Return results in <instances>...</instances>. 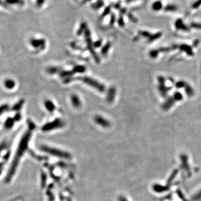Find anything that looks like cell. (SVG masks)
Segmentation results:
<instances>
[{"mask_svg": "<svg viewBox=\"0 0 201 201\" xmlns=\"http://www.w3.org/2000/svg\"><path fill=\"white\" fill-rule=\"evenodd\" d=\"M101 45H102V42L101 40H97L94 43L93 46L95 48H99V47H100L101 46Z\"/></svg>", "mask_w": 201, "mask_h": 201, "instance_id": "obj_23", "label": "cell"}, {"mask_svg": "<svg viewBox=\"0 0 201 201\" xmlns=\"http://www.w3.org/2000/svg\"><path fill=\"white\" fill-rule=\"evenodd\" d=\"M36 5L38 7L42 6L45 2V0H36Z\"/></svg>", "mask_w": 201, "mask_h": 201, "instance_id": "obj_21", "label": "cell"}, {"mask_svg": "<svg viewBox=\"0 0 201 201\" xmlns=\"http://www.w3.org/2000/svg\"><path fill=\"white\" fill-rule=\"evenodd\" d=\"M24 100H21L20 102H18V104H16L15 106L14 110H19L21 108L22 106L24 105Z\"/></svg>", "mask_w": 201, "mask_h": 201, "instance_id": "obj_18", "label": "cell"}, {"mask_svg": "<svg viewBox=\"0 0 201 201\" xmlns=\"http://www.w3.org/2000/svg\"><path fill=\"white\" fill-rule=\"evenodd\" d=\"M87 29V26H86V24L84 22L82 23V24L80 25V27L78 30L77 32V35H79L82 34L83 33V32L85 31V30Z\"/></svg>", "mask_w": 201, "mask_h": 201, "instance_id": "obj_16", "label": "cell"}, {"mask_svg": "<svg viewBox=\"0 0 201 201\" xmlns=\"http://www.w3.org/2000/svg\"><path fill=\"white\" fill-rule=\"evenodd\" d=\"M201 5V0H198L197 1H196L193 5V8H196L198 7L199 6H200Z\"/></svg>", "mask_w": 201, "mask_h": 201, "instance_id": "obj_22", "label": "cell"}, {"mask_svg": "<svg viewBox=\"0 0 201 201\" xmlns=\"http://www.w3.org/2000/svg\"><path fill=\"white\" fill-rule=\"evenodd\" d=\"M111 46V44L110 43V42H107L103 46L102 49H101V54L102 55H106L108 52V51L110 50V49Z\"/></svg>", "mask_w": 201, "mask_h": 201, "instance_id": "obj_13", "label": "cell"}, {"mask_svg": "<svg viewBox=\"0 0 201 201\" xmlns=\"http://www.w3.org/2000/svg\"><path fill=\"white\" fill-rule=\"evenodd\" d=\"M63 125V123L60 119H56L52 123H48L44 125L43 127V130H50L52 129H54L56 127H59L60 126H61Z\"/></svg>", "mask_w": 201, "mask_h": 201, "instance_id": "obj_4", "label": "cell"}, {"mask_svg": "<svg viewBox=\"0 0 201 201\" xmlns=\"http://www.w3.org/2000/svg\"><path fill=\"white\" fill-rule=\"evenodd\" d=\"M116 93V89L114 87L110 88L107 94L106 100L108 103L112 102L114 99Z\"/></svg>", "mask_w": 201, "mask_h": 201, "instance_id": "obj_6", "label": "cell"}, {"mask_svg": "<svg viewBox=\"0 0 201 201\" xmlns=\"http://www.w3.org/2000/svg\"><path fill=\"white\" fill-rule=\"evenodd\" d=\"M118 23L119 24L120 26H122L124 25V22H123V17H120L119 21H118Z\"/></svg>", "mask_w": 201, "mask_h": 201, "instance_id": "obj_24", "label": "cell"}, {"mask_svg": "<svg viewBox=\"0 0 201 201\" xmlns=\"http://www.w3.org/2000/svg\"><path fill=\"white\" fill-rule=\"evenodd\" d=\"M4 2L8 10L13 7H22L25 5L24 0H4Z\"/></svg>", "mask_w": 201, "mask_h": 201, "instance_id": "obj_3", "label": "cell"}, {"mask_svg": "<svg viewBox=\"0 0 201 201\" xmlns=\"http://www.w3.org/2000/svg\"><path fill=\"white\" fill-rule=\"evenodd\" d=\"M74 74V72L72 70L70 71H63L61 73V77L63 78H66V77H69L72 76Z\"/></svg>", "mask_w": 201, "mask_h": 201, "instance_id": "obj_14", "label": "cell"}, {"mask_svg": "<svg viewBox=\"0 0 201 201\" xmlns=\"http://www.w3.org/2000/svg\"><path fill=\"white\" fill-rule=\"evenodd\" d=\"M86 70V68L83 65H77L74 67L73 71L74 72V73H83L85 72Z\"/></svg>", "mask_w": 201, "mask_h": 201, "instance_id": "obj_11", "label": "cell"}, {"mask_svg": "<svg viewBox=\"0 0 201 201\" xmlns=\"http://www.w3.org/2000/svg\"><path fill=\"white\" fill-rule=\"evenodd\" d=\"M45 40L43 39H32L30 40V44L35 48H44L45 47Z\"/></svg>", "mask_w": 201, "mask_h": 201, "instance_id": "obj_5", "label": "cell"}, {"mask_svg": "<svg viewBox=\"0 0 201 201\" xmlns=\"http://www.w3.org/2000/svg\"><path fill=\"white\" fill-rule=\"evenodd\" d=\"M152 7H153V10H154L155 11H158V10H159L161 9V7H162V3L160 1H156V2H155L153 3V5L152 6Z\"/></svg>", "mask_w": 201, "mask_h": 201, "instance_id": "obj_15", "label": "cell"}, {"mask_svg": "<svg viewBox=\"0 0 201 201\" xmlns=\"http://www.w3.org/2000/svg\"><path fill=\"white\" fill-rule=\"evenodd\" d=\"M70 100H71V102L72 105L77 108H79L81 105V101L80 100L79 97L76 95H72L70 97Z\"/></svg>", "mask_w": 201, "mask_h": 201, "instance_id": "obj_8", "label": "cell"}, {"mask_svg": "<svg viewBox=\"0 0 201 201\" xmlns=\"http://www.w3.org/2000/svg\"><path fill=\"white\" fill-rule=\"evenodd\" d=\"M3 85L7 89H12L15 87L16 83H15V82L11 79H6L4 81Z\"/></svg>", "mask_w": 201, "mask_h": 201, "instance_id": "obj_10", "label": "cell"}, {"mask_svg": "<svg viewBox=\"0 0 201 201\" xmlns=\"http://www.w3.org/2000/svg\"><path fill=\"white\" fill-rule=\"evenodd\" d=\"M0 9H2L3 10H8L7 7L5 3L4 0H0Z\"/></svg>", "mask_w": 201, "mask_h": 201, "instance_id": "obj_19", "label": "cell"}, {"mask_svg": "<svg viewBox=\"0 0 201 201\" xmlns=\"http://www.w3.org/2000/svg\"><path fill=\"white\" fill-rule=\"evenodd\" d=\"M84 33H85V39H86V42L87 43V49L91 52V55L93 57L95 61L97 63H99L100 59H99V57L98 56V55L97 54L96 52H95V49H93V45L92 44V39H91V36L90 31L87 28V29L85 30Z\"/></svg>", "mask_w": 201, "mask_h": 201, "instance_id": "obj_1", "label": "cell"}, {"mask_svg": "<svg viewBox=\"0 0 201 201\" xmlns=\"http://www.w3.org/2000/svg\"><path fill=\"white\" fill-rule=\"evenodd\" d=\"M59 71V68L55 67H51L48 68L47 72L48 73L50 74H55L56 73H57Z\"/></svg>", "mask_w": 201, "mask_h": 201, "instance_id": "obj_17", "label": "cell"}, {"mask_svg": "<svg viewBox=\"0 0 201 201\" xmlns=\"http://www.w3.org/2000/svg\"><path fill=\"white\" fill-rule=\"evenodd\" d=\"M95 122L100 125L101 126L104 127H109L110 125V123L109 121L107 120H106L105 118L101 117V116H96L95 117Z\"/></svg>", "mask_w": 201, "mask_h": 201, "instance_id": "obj_7", "label": "cell"}, {"mask_svg": "<svg viewBox=\"0 0 201 201\" xmlns=\"http://www.w3.org/2000/svg\"><path fill=\"white\" fill-rule=\"evenodd\" d=\"M14 122H15V120L12 119L11 118H8L5 123H4V125L5 126V127L7 129H11V127H13L14 125Z\"/></svg>", "mask_w": 201, "mask_h": 201, "instance_id": "obj_12", "label": "cell"}, {"mask_svg": "<svg viewBox=\"0 0 201 201\" xmlns=\"http://www.w3.org/2000/svg\"><path fill=\"white\" fill-rule=\"evenodd\" d=\"M177 9L175 5H170L167 6L166 7V10L168 11H174L176 9Z\"/></svg>", "mask_w": 201, "mask_h": 201, "instance_id": "obj_20", "label": "cell"}, {"mask_svg": "<svg viewBox=\"0 0 201 201\" xmlns=\"http://www.w3.org/2000/svg\"><path fill=\"white\" fill-rule=\"evenodd\" d=\"M80 79L84 83L87 84L88 86L95 88L98 91L100 92H105V87L104 84L99 82L95 79L92 78L88 77H84Z\"/></svg>", "mask_w": 201, "mask_h": 201, "instance_id": "obj_2", "label": "cell"}, {"mask_svg": "<svg viewBox=\"0 0 201 201\" xmlns=\"http://www.w3.org/2000/svg\"><path fill=\"white\" fill-rule=\"evenodd\" d=\"M44 106L46 109L50 112H53L55 109V106L54 104V103L52 101L49 99H47L44 101Z\"/></svg>", "mask_w": 201, "mask_h": 201, "instance_id": "obj_9", "label": "cell"}]
</instances>
